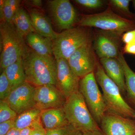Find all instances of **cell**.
<instances>
[{
	"label": "cell",
	"instance_id": "33",
	"mask_svg": "<svg viewBox=\"0 0 135 135\" xmlns=\"http://www.w3.org/2000/svg\"><path fill=\"white\" fill-rule=\"evenodd\" d=\"M81 135H104L101 129H97L92 131L82 132Z\"/></svg>",
	"mask_w": 135,
	"mask_h": 135
},
{
	"label": "cell",
	"instance_id": "17",
	"mask_svg": "<svg viewBox=\"0 0 135 135\" xmlns=\"http://www.w3.org/2000/svg\"><path fill=\"white\" fill-rule=\"evenodd\" d=\"M29 16L36 33L52 40L56 38L58 33L53 30L49 20L42 12L33 8L30 11Z\"/></svg>",
	"mask_w": 135,
	"mask_h": 135
},
{
	"label": "cell",
	"instance_id": "15",
	"mask_svg": "<svg viewBox=\"0 0 135 135\" xmlns=\"http://www.w3.org/2000/svg\"><path fill=\"white\" fill-rule=\"evenodd\" d=\"M99 60L107 75L117 84L121 92H126L124 71L118 58H102Z\"/></svg>",
	"mask_w": 135,
	"mask_h": 135
},
{
	"label": "cell",
	"instance_id": "13",
	"mask_svg": "<svg viewBox=\"0 0 135 135\" xmlns=\"http://www.w3.org/2000/svg\"><path fill=\"white\" fill-rule=\"evenodd\" d=\"M104 135H134L135 121L107 112L100 122Z\"/></svg>",
	"mask_w": 135,
	"mask_h": 135
},
{
	"label": "cell",
	"instance_id": "16",
	"mask_svg": "<svg viewBox=\"0 0 135 135\" xmlns=\"http://www.w3.org/2000/svg\"><path fill=\"white\" fill-rule=\"evenodd\" d=\"M40 119L42 126L46 130L59 128L69 124L64 107L42 110Z\"/></svg>",
	"mask_w": 135,
	"mask_h": 135
},
{
	"label": "cell",
	"instance_id": "6",
	"mask_svg": "<svg viewBox=\"0 0 135 135\" xmlns=\"http://www.w3.org/2000/svg\"><path fill=\"white\" fill-rule=\"evenodd\" d=\"M87 28L72 27L58 33L53 40V56L56 60H68L78 49L92 42L90 32Z\"/></svg>",
	"mask_w": 135,
	"mask_h": 135
},
{
	"label": "cell",
	"instance_id": "10",
	"mask_svg": "<svg viewBox=\"0 0 135 135\" xmlns=\"http://www.w3.org/2000/svg\"><path fill=\"white\" fill-rule=\"evenodd\" d=\"M35 107L40 110L64 107L66 98L55 85L45 84L35 87Z\"/></svg>",
	"mask_w": 135,
	"mask_h": 135
},
{
	"label": "cell",
	"instance_id": "31",
	"mask_svg": "<svg viewBox=\"0 0 135 135\" xmlns=\"http://www.w3.org/2000/svg\"><path fill=\"white\" fill-rule=\"evenodd\" d=\"M121 40L124 43H130L135 41V29L126 32L122 36Z\"/></svg>",
	"mask_w": 135,
	"mask_h": 135
},
{
	"label": "cell",
	"instance_id": "26",
	"mask_svg": "<svg viewBox=\"0 0 135 135\" xmlns=\"http://www.w3.org/2000/svg\"><path fill=\"white\" fill-rule=\"evenodd\" d=\"M12 91L9 81L4 70L2 71L0 75V99L5 100Z\"/></svg>",
	"mask_w": 135,
	"mask_h": 135
},
{
	"label": "cell",
	"instance_id": "7",
	"mask_svg": "<svg viewBox=\"0 0 135 135\" xmlns=\"http://www.w3.org/2000/svg\"><path fill=\"white\" fill-rule=\"evenodd\" d=\"M79 91L95 120L100 123L107 109L103 94L98 86L94 72L80 79Z\"/></svg>",
	"mask_w": 135,
	"mask_h": 135
},
{
	"label": "cell",
	"instance_id": "9",
	"mask_svg": "<svg viewBox=\"0 0 135 135\" xmlns=\"http://www.w3.org/2000/svg\"><path fill=\"white\" fill-rule=\"evenodd\" d=\"M120 36L113 32L97 30L94 48L99 58H118L120 53Z\"/></svg>",
	"mask_w": 135,
	"mask_h": 135
},
{
	"label": "cell",
	"instance_id": "38",
	"mask_svg": "<svg viewBox=\"0 0 135 135\" xmlns=\"http://www.w3.org/2000/svg\"><path fill=\"white\" fill-rule=\"evenodd\" d=\"M134 110L135 111V102H134Z\"/></svg>",
	"mask_w": 135,
	"mask_h": 135
},
{
	"label": "cell",
	"instance_id": "37",
	"mask_svg": "<svg viewBox=\"0 0 135 135\" xmlns=\"http://www.w3.org/2000/svg\"><path fill=\"white\" fill-rule=\"evenodd\" d=\"M132 1H133V6H134L135 9V0Z\"/></svg>",
	"mask_w": 135,
	"mask_h": 135
},
{
	"label": "cell",
	"instance_id": "1",
	"mask_svg": "<svg viewBox=\"0 0 135 135\" xmlns=\"http://www.w3.org/2000/svg\"><path fill=\"white\" fill-rule=\"evenodd\" d=\"M22 59L26 81L35 87L55 85L57 63L53 56L40 55L26 46Z\"/></svg>",
	"mask_w": 135,
	"mask_h": 135
},
{
	"label": "cell",
	"instance_id": "30",
	"mask_svg": "<svg viewBox=\"0 0 135 135\" xmlns=\"http://www.w3.org/2000/svg\"><path fill=\"white\" fill-rule=\"evenodd\" d=\"M30 135H46V130L42 124L41 120L37 122L33 125Z\"/></svg>",
	"mask_w": 135,
	"mask_h": 135
},
{
	"label": "cell",
	"instance_id": "18",
	"mask_svg": "<svg viewBox=\"0 0 135 135\" xmlns=\"http://www.w3.org/2000/svg\"><path fill=\"white\" fill-rule=\"evenodd\" d=\"M26 37L30 48L36 53L42 55H53L51 39L41 36L36 32L31 33Z\"/></svg>",
	"mask_w": 135,
	"mask_h": 135
},
{
	"label": "cell",
	"instance_id": "5",
	"mask_svg": "<svg viewBox=\"0 0 135 135\" xmlns=\"http://www.w3.org/2000/svg\"><path fill=\"white\" fill-rule=\"evenodd\" d=\"M64 109L68 123L77 130L84 132L100 129L79 91L66 99Z\"/></svg>",
	"mask_w": 135,
	"mask_h": 135
},
{
	"label": "cell",
	"instance_id": "22",
	"mask_svg": "<svg viewBox=\"0 0 135 135\" xmlns=\"http://www.w3.org/2000/svg\"><path fill=\"white\" fill-rule=\"evenodd\" d=\"M118 59L123 68L126 80V91L128 96L133 102H135V73L128 64L123 55L120 52Z\"/></svg>",
	"mask_w": 135,
	"mask_h": 135
},
{
	"label": "cell",
	"instance_id": "20",
	"mask_svg": "<svg viewBox=\"0 0 135 135\" xmlns=\"http://www.w3.org/2000/svg\"><path fill=\"white\" fill-rule=\"evenodd\" d=\"M41 112L40 109L33 108L18 114L15 119V128L21 131L31 127L34 123L41 120Z\"/></svg>",
	"mask_w": 135,
	"mask_h": 135
},
{
	"label": "cell",
	"instance_id": "36",
	"mask_svg": "<svg viewBox=\"0 0 135 135\" xmlns=\"http://www.w3.org/2000/svg\"><path fill=\"white\" fill-rule=\"evenodd\" d=\"M33 5L37 7H41L42 6V2L40 0H33L32 1Z\"/></svg>",
	"mask_w": 135,
	"mask_h": 135
},
{
	"label": "cell",
	"instance_id": "11",
	"mask_svg": "<svg viewBox=\"0 0 135 135\" xmlns=\"http://www.w3.org/2000/svg\"><path fill=\"white\" fill-rule=\"evenodd\" d=\"M56 80L55 86L66 98L79 91L80 79L75 74L65 59L56 60Z\"/></svg>",
	"mask_w": 135,
	"mask_h": 135
},
{
	"label": "cell",
	"instance_id": "24",
	"mask_svg": "<svg viewBox=\"0 0 135 135\" xmlns=\"http://www.w3.org/2000/svg\"><path fill=\"white\" fill-rule=\"evenodd\" d=\"M129 0H111L109 1L110 5L113 7L122 12L127 19L135 20V14L129 10Z\"/></svg>",
	"mask_w": 135,
	"mask_h": 135
},
{
	"label": "cell",
	"instance_id": "32",
	"mask_svg": "<svg viewBox=\"0 0 135 135\" xmlns=\"http://www.w3.org/2000/svg\"><path fill=\"white\" fill-rule=\"evenodd\" d=\"M123 51L125 53L135 55V41L126 44Z\"/></svg>",
	"mask_w": 135,
	"mask_h": 135
},
{
	"label": "cell",
	"instance_id": "39",
	"mask_svg": "<svg viewBox=\"0 0 135 135\" xmlns=\"http://www.w3.org/2000/svg\"><path fill=\"white\" fill-rule=\"evenodd\" d=\"M134 135H135V134Z\"/></svg>",
	"mask_w": 135,
	"mask_h": 135
},
{
	"label": "cell",
	"instance_id": "21",
	"mask_svg": "<svg viewBox=\"0 0 135 135\" xmlns=\"http://www.w3.org/2000/svg\"><path fill=\"white\" fill-rule=\"evenodd\" d=\"M12 23L23 37H26L29 34L35 32L30 16L22 8L20 7Z\"/></svg>",
	"mask_w": 135,
	"mask_h": 135
},
{
	"label": "cell",
	"instance_id": "27",
	"mask_svg": "<svg viewBox=\"0 0 135 135\" xmlns=\"http://www.w3.org/2000/svg\"><path fill=\"white\" fill-rule=\"evenodd\" d=\"M81 133L70 124L59 128L46 130V135H81Z\"/></svg>",
	"mask_w": 135,
	"mask_h": 135
},
{
	"label": "cell",
	"instance_id": "8",
	"mask_svg": "<svg viewBox=\"0 0 135 135\" xmlns=\"http://www.w3.org/2000/svg\"><path fill=\"white\" fill-rule=\"evenodd\" d=\"M67 60L72 70L80 79L94 72L98 62L92 42L78 49Z\"/></svg>",
	"mask_w": 135,
	"mask_h": 135
},
{
	"label": "cell",
	"instance_id": "2",
	"mask_svg": "<svg viewBox=\"0 0 135 135\" xmlns=\"http://www.w3.org/2000/svg\"><path fill=\"white\" fill-rule=\"evenodd\" d=\"M94 73L97 82L102 89L107 112L127 118H135L134 110L125 101L119 87L107 75L98 61Z\"/></svg>",
	"mask_w": 135,
	"mask_h": 135
},
{
	"label": "cell",
	"instance_id": "4",
	"mask_svg": "<svg viewBox=\"0 0 135 135\" xmlns=\"http://www.w3.org/2000/svg\"><path fill=\"white\" fill-rule=\"evenodd\" d=\"M79 26L94 27L113 32L121 36L126 32L135 29V20L121 17L109 7L100 13L83 15L79 22Z\"/></svg>",
	"mask_w": 135,
	"mask_h": 135
},
{
	"label": "cell",
	"instance_id": "29",
	"mask_svg": "<svg viewBox=\"0 0 135 135\" xmlns=\"http://www.w3.org/2000/svg\"><path fill=\"white\" fill-rule=\"evenodd\" d=\"M15 119L10 120L0 123V135H5L15 128Z\"/></svg>",
	"mask_w": 135,
	"mask_h": 135
},
{
	"label": "cell",
	"instance_id": "14",
	"mask_svg": "<svg viewBox=\"0 0 135 135\" xmlns=\"http://www.w3.org/2000/svg\"><path fill=\"white\" fill-rule=\"evenodd\" d=\"M50 9L57 26L61 29L72 28L77 18V12L68 0L49 1Z\"/></svg>",
	"mask_w": 135,
	"mask_h": 135
},
{
	"label": "cell",
	"instance_id": "3",
	"mask_svg": "<svg viewBox=\"0 0 135 135\" xmlns=\"http://www.w3.org/2000/svg\"><path fill=\"white\" fill-rule=\"evenodd\" d=\"M1 71L22 58L26 46L23 37L12 23L1 21L0 24Z\"/></svg>",
	"mask_w": 135,
	"mask_h": 135
},
{
	"label": "cell",
	"instance_id": "23",
	"mask_svg": "<svg viewBox=\"0 0 135 135\" xmlns=\"http://www.w3.org/2000/svg\"><path fill=\"white\" fill-rule=\"evenodd\" d=\"M0 18L1 21L12 23L20 7L19 0H1Z\"/></svg>",
	"mask_w": 135,
	"mask_h": 135
},
{
	"label": "cell",
	"instance_id": "12",
	"mask_svg": "<svg viewBox=\"0 0 135 135\" xmlns=\"http://www.w3.org/2000/svg\"><path fill=\"white\" fill-rule=\"evenodd\" d=\"M35 87L25 81L13 90L6 101L17 114L35 107Z\"/></svg>",
	"mask_w": 135,
	"mask_h": 135
},
{
	"label": "cell",
	"instance_id": "35",
	"mask_svg": "<svg viewBox=\"0 0 135 135\" xmlns=\"http://www.w3.org/2000/svg\"><path fill=\"white\" fill-rule=\"evenodd\" d=\"M31 130V127L26 128L20 131V135H30Z\"/></svg>",
	"mask_w": 135,
	"mask_h": 135
},
{
	"label": "cell",
	"instance_id": "19",
	"mask_svg": "<svg viewBox=\"0 0 135 135\" xmlns=\"http://www.w3.org/2000/svg\"><path fill=\"white\" fill-rule=\"evenodd\" d=\"M3 70L9 81L12 90L26 81L22 58L8 66Z\"/></svg>",
	"mask_w": 135,
	"mask_h": 135
},
{
	"label": "cell",
	"instance_id": "25",
	"mask_svg": "<svg viewBox=\"0 0 135 135\" xmlns=\"http://www.w3.org/2000/svg\"><path fill=\"white\" fill-rule=\"evenodd\" d=\"M18 114L9 106L6 100L0 101V123L15 119Z\"/></svg>",
	"mask_w": 135,
	"mask_h": 135
},
{
	"label": "cell",
	"instance_id": "34",
	"mask_svg": "<svg viewBox=\"0 0 135 135\" xmlns=\"http://www.w3.org/2000/svg\"><path fill=\"white\" fill-rule=\"evenodd\" d=\"M20 130L14 128L10 130L5 135H20Z\"/></svg>",
	"mask_w": 135,
	"mask_h": 135
},
{
	"label": "cell",
	"instance_id": "28",
	"mask_svg": "<svg viewBox=\"0 0 135 135\" xmlns=\"http://www.w3.org/2000/svg\"><path fill=\"white\" fill-rule=\"evenodd\" d=\"M74 2L77 4L87 8L95 9L102 7L104 4L101 0H75Z\"/></svg>",
	"mask_w": 135,
	"mask_h": 135
}]
</instances>
